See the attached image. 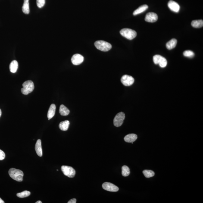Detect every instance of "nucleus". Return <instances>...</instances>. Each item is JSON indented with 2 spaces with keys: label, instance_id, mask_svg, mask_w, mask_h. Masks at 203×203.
Here are the masks:
<instances>
[{
  "label": "nucleus",
  "instance_id": "f3484780",
  "mask_svg": "<svg viewBox=\"0 0 203 203\" xmlns=\"http://www.w3.org/2000/svg\"><path fill=\"white\" fill-rule=\"evenodd\" d=\"M177 43V41L176 39H172L166 43V48L169 50H171L176 47Z\"/></svg>",
  "mask_w": 203,
  "mask_h": 203
},
{
  "label": "nucleus",
  "instance_id": "b1692460",
  "mask_svg": "<svg viewBox=\"0 0 203 203\" xmlns=\"http://www.w3.org/2000/svg\"><path fill=\"white\" fill-rule=\"evenodd\" d=\"M143 173L146 178H150L155 175V173L151 170H144L143 172Z\"/></svg>",
  "mask_w": 203,
  "mask_h": 203
},
{
  "label": "nucleus",
  "instance_id": "c85d7f7f",
  "mask_svg": "<svg viewBox=\"0 0 203 203\" xmlns=\"http://www.w3.org/2000/svg\"><path fill=\"white\" fill-rule=\"evenodd\" d=\"M76 199L73 198L72 199L70 200L69 201L68 203H76Z\"/></svg>",
  "mask_w": 203,
  "mask_h": 203
},
{
  "label": "nucleus",
  "instance_id": "393cba45",
  "mask_svg": "<svg viewBox=\"0 0 203 203\" xmlns=\"http://www.w3.org/2000/svg\"><path fill=\"white\" fill-rule=\"evenodd\" d=\"M31 193L29 191H24L17 194V196L20 198H25L29 196L30 195Z\"/></svg>",
  "mask_w": 203,
  "mask_h": 203
},
{
  "label": "nucleus",
  "instance_id": "412c9836",
  "mask_svg": "<svg viewBox=\"0 0 203 203\" xmlns=\"http://www.w3.org/2000/svg\"><path fill=\"white\" fill-rule=\"evenodd\" d=\"M59 113L61 116H66L69 114L70 111L64 105H61L60 107Z\"/></svg>",
  "mask_w": 203,
  "mask_h": 203
},
{
  "label": "nucleus",
  "instance_id": "7ed1b4c3",
  "mask_svg": "<svg viewBox=\"0 0 203 203\" xmlns=\"http://www.w3.org/2000/svg\"><path fill=\"white\" fill-rule=\"evenodd\" d=\"M22 86L21 92L24 95H28L31 93L34 89L33 82L31 80L26 81L23 84Z\"/></svg>",
  "mask_w": 203,
  "mask_h": 203
},
{
  "label": "nucleus",
  "instance_id": "6ab92c4d",
  "mask_svg": "<svg viewBox=\"0 0 203 203\" xmlns=\"http://www.w3.org/2000/svg\"><path fill=\"white\" fill-rule=\"evenodd\" d=\"M70 122L68 120L62 122L60 123L59 127L62 131H66L68 130Z\"/></svg>",
  "mask_w": 203,
  "mask_h": 203
},
{
  "label": "nucleus",
  "instance_id": "7c9ffc66",
  "mask_svg": "<svg viewBox=\"0 0 203 203\" xmlns=\"http://www.w3.org/2000/svg\"><path fill=\"white\" fill-rule=\"evenodd\" d=\"M36 203H42V202L41 201H38L36 202Z\"/></svg>",
  "mask_w": 203,
  "mask_h": 203
},
{
  "label": "nucleus",
  "instance_id": "20e7f679",
  "mask_svg": "<svg viewBox=\"0 0 203 203\" xmlns=\"http://www.w3.org/2000/svg\"><path fill=\"white\" fill-rule=\"evenodd\" d=\"M120 32L122 36L129 40L134 39L137 35V33L135 31L129 28L122 29Z\"/></svg>",
  "mask_w": 203,
  "mask_h": 203
},
{
  "label": "nucleus",
  "instance_id": "2f4dec72",
  "mask_svg": "<svg viewBox=\"0 0 203 203\" xmlns=\"http://www.w3.org/2000/svg\"><path fill=\"white\" fill-rule=\"evenodd\" d=\"M1 115H2V111H1V109H0V117H1Z\"/></svg>",
  "mask_w": 203,
  "mask_h": 203
},
{
  "label": "nucleus",
  "instance_id": "39448f33",
  "mask_svg": "<svg viewBox=\"0 0 203 203\" xmlns=\"http://www.w3.org/2000/svg\"><path fill=\"white\" fill-rule=\"evenodd\" d=\"M61 170L65 175L69 178L74 177L76 174L75 170L70 166H63L61 167Z\"/></svg>",
  "mask_w": 203,
  "mask_h": 203
},
{
  "label": "nucleus",
  "instance_id": "cd10ccee",
  "mask_svg": "<svg viewBox=\"0 0 203 203\" xmlns=\"http://www.w3.org/2000/svg\"><path fill=\"white\" fill-rule=\"evenodd\" d=\"M5 155L3 151L0 149V160H2L5 159Z\"/></svg>",
  "mask_w": 203,
  "mask_h": 203
},
{
  "label": "nucleus",
  "instance_id": "9d476101",
  "mask_svg": "<svg viewBox=\"0 0 203 203\" xmlns=\"http://www.w3.org/2000/svg\"><path fill=\"white\" fill-rule=\"evenodd\" d=\"M84 61V57L79 54L73 55L71 59L72 63L74 65H79L81 64Z\"/></svg>",
  "mask_w": 203,
  "mask_h": 203
},
{
  "label": "nucleus",
  "instance_id": "a878e982",
  "mask_svg": "<svg viewBox=\"0 0 203 203\" xmlns=\"http://www.w3.org/2000/svg\"><path fill=\"white\" fill-rule=\"evenodd\" d=\"M183 55L185 57L192 58L195 56V54L193 51H190V50H187V51H185L184 52Z\"/></svg>",
  "mask_w": 203,
  "mask_h": 203
},
{
  "label": "nucleus",
  "instance_id": "4be33fe9",
  "mask_svg": "<svg viewBox=\"0 0 203 203\" xmlns=\"http://www.w3.org/2000/svg\"><path fill=\"white\" fill-rule=\"evenodd\" d=\"M191 25L193 27L199 28L203 27V21L202 20H194L192 21Z\"/></svg>",
  "mask_w": 203,
  "mask_h": 203
},
{
  "label": "nucleus",
  "instance_id": "dca6fc26",
  "mask_svg": "<svg viewBox=\"0 0 203 203\" xmlns=\"http://www.w3.org/2000/svg\"><path fill=\"white\" fill-rule=\"evenodd\" d=\"M18 68V63L16 60H13L10 63V72L13 73H16Z\"/></svg>",
  "mask_w": 203,
  "mask_h": 203
},
{
  "label": "nucleus",
  "instance_id": "f8f14e48",
  "mask_svg": "<svg viewBox=\"0 0 203 203\" xmlns=\"http://www.w3.org/2000/svg\"><path fill=\"white\" fill-rule=\"evenodd\" d=\"M168 6L171 11L175 13H178L180 10V6L179 4L175 1L170 0L168 4Z\"/></svg>",
  "mask_w": 203,
  "mask_h": 203
},
{
  "label": "nucleus",
  "instance_id": "423d86ee",
  "mask_svg": "<svg viewBox=\"0 0 203 203\" xmlns=\"http://www.w3.org/2000/svg\"><path fill=\"white\" fill-rule=\"evenodd\" d=\"M125 117V116L124 113L121 112L118 113L115 117L113 120L114 125L117 127L121 126L123 124Z\"/></svg>",
  "mask_w": 203,
  "mask_h": 203
},
{
  "label": "nucleus",
  "instance_id": "f257e3e1",
  "mask_svg": "<svg viewBox=\"0 0 203 203\" xmlns=\"http://www.w3.org/2000/svg\"><path fill=\"white\" fill-rule=\"evenodd\" d=\"M8 173L12 178L17 181L22 182L23 180V173L21 170L13 168L10 169Z\"/></svg>",
  "mask_w": 203,
  "mask_h": 203
},
{
  "label": "nucleus",
  "instance_id": "2eb2a0df",
  "mask_svg": "<svg viewBox=\"0 0 203 203\" xmlns=\"http://www.w3.org/2000/svg\"><path fill=\"white\" fill-rule=\"evenodd\" d=\"M56 111V106L52 104L50 107L48 113V117L49 120L51 119L55 115Z\"/></svg>",
  "mask_w": 203,
  "mask_h": 203
},
{
  "label": "nucleus",
  "instance_id": "f03ea898",
  "mask_svg": "<svg viewBox=\"0 0 203 203\" xmlns=\"http://www.w3.org/2000/svg\"><path fill=\"white\" fill-rule=\"evenodd\" d=\"M95 45L97 49L104 52H107L111 49L112 48L111 44L103 40L96 41L95 43Z\"/></svg>",
  "mask_w": 203,
  "mask_h": 203
},
{
  "label": "nucleus",
  "instance_id": "1a4fd4ad",
  "mask_svg": "<svg viewBox=\"0 0 203 203\" xmlns=\"http://www.w3.org/2000/svg\"><path fill=\"white\" fill-rule=\"evenodd\" d=\"M102 186L103 189L109 192H117L119 190L117 186L110 182H105L103 184Z\"/></svg>",
  "mask_w": 203,
  "mask_h": 203
},
{
  "label": "nucleus",
  "instance_id": "a211bd4d",
  "mask_svg": "<svg viewBox=\"0 0 203 203\" xmlns=\"http://www.w3.org/2000/svg\"><path fill=\"white\" fill-rule=\"evenodd\" d=\"M148 6L147 5H143L141 6L139 8L137 9L134 11L133 13V15H137L138 14L143 13L147 9H148Z\"/></svg>",
  "mask_w": 203,
  "mask_h": 203
},
{
  "label": "nucleus",
  "instance_id": "aec40b11",
  "mask_svg": "<svg viewBox=\"0 0 203 203\" xmlns=\"http://www.w3.org/2000/svg\"><path fill=\"white\" fill-rule=\"evenodd\" d=\"M22 11L23 13L25 14H29L30 10H29V0H24L22 6Z\"/></svg>",
  "mask_w": 203,
  "mask_h": 203
},
{
  "label": "nucleus",
  "instance_id": "bb28decb",
  "mask_svg": "<svg viewBox=\"0 0 203 203\" xmlns=\"http://www.w3.org/2000/svg\"><path fill=\"white\" fill-rule=\"evenodd\" d=\"M45 4V0H37V5L39 8H42Z\"/></svg>",
  "mask_w": 203,
  "mask_h": 203
},
{
  "label": "nucleus",
  "instance_id": "4468645a",
  "mask_svg": "<svg viewBox=\"0 0 203 203\" xmlns=\"http://www.w3.org/2000/svg\"><path fill=\"white\" fill-rule=\"evenodd\" d=\"M137 139V135L134 134H131L126 135L124 139L126 142L132 143L135 142Z\"/></svg>",
  "mask_w": 203,
  "mask_h": 203
},
{
  "label": "nucleus",
  "instance_id": "c756f323",
  "mask_svg": "<svg viewBox=\"0 0 203 203\" xmlns=\"http://www.w3.org/2000/svg\"><path fill=\"white\" fill-rule=\"evenodd\" d=\"M5 203V202H4L3 200H2V199L0 198V203Z\"/></svg>",
  "mask_w": 203,
  "mask_h": 203
},
{
  "label": "nucleus",
  "instance_id": "6e6552de",
  "mask_svg": "<svg viewBox=\"0 0 203 203\" xmlns=\"http://www.w3.org/2000/svg\"><path fill=\"white\" fill-rule=\"evenodd\" d=\"M121 82L124 86H129L133 84L134 79L132 76L125 75L122 77Z\"/></svg>",
  "mask_w": 203,
  "mask_h": 203
},
{
  "label": "nucleus",
  "instance_id": "0eeeda50",
  "mask_svg": "<svg viewBox=\"0 0 203 203\" xmlns=\"http://www.w3.org/2000/svg\"><path fill=\"white\" fill-rule=\"evenodd\" d=\"M153 61L155 64H159L161 68L165 67L167 65V61L166 59L161 56L155 55L153 57Z\"/></svg>",
  "mask_w": 203,
  "mask_h": 203
},
{
  "label": "nucleus",
  "instance_id": "ddd939ff",
  "mask_svg": "<svg viewBox=\"0 0 203 203\" xmlns=\"http://www.w3.org/2000/svg\"><path fill=\"white\" fill-rule=\"evenodd\" d=\"M37 154L39 157H42L43 155L42 149V142L40 139L38 140L37 142L36 146H35Z\"/></svg>",
  "mask_w": 203,
  "mask_h": 203
},
{
  "label": "nucleus",
  "instance_id": "9b49d317",
  "mask_svg": "<svg viewBox=\"0 0 203 203\" xmlns=\"http://www.w3.org/2000/svg\"><path fill=\"white\" fill-rule=\"evenodd\" d=\"M158 19V16L156 13L151 12L147 13L146 16L145 20L148 22L154 23L156 22Z\"/></svg>",
  "mask_w": 203,
  "mask_h": 203
},
{
  "label": "nucleus",
  "instance_id": "5701e85b",
  "mask_svg": "<svg viewBox=\"0 0 203 203\" xmlns=\"http://www.w3.org/2000/svg\"><path fill=\"white\" fill-rule=\"evenodd\" d=\"M122 175L125 177L128 176L130 174V169L129 168L126 166H123L122 167Z\"/></svg>",
  "mask_w": 203,
  "mask_h": 203
}]
</instances>
